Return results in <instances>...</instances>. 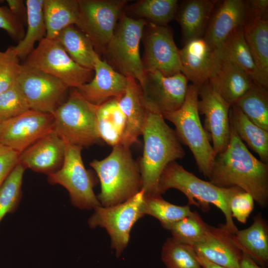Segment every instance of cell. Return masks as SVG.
Returning a JSON list of instances; mask_svg holds the SVG:
<instances>
[{
    "instance_id": "17",
    "label": "cell",
    "mask_w": 268,
    "mask_h": 268,
    "mask_svg": "<svg viewBox=\"0 0 268 268\" xmlns=\"http://www.w3.org/2000/svg\"><path fill=\"white\" fill-rule=\"evenodd\" d=\"M179 55L181 72L192 84L199 87L208 80L221 63L218 51L203 37L185 42L179 50Z\"/></svg>"
},
{
    "instance_id": "2",
    "label": "cell",
    "mask_w": 268,
    "mask_h": 268,
    "mask_svg": "<svg viewBox=\"0 0 268 268\" xmlns=\"http://www.w3.org/2000/svg\"><path fill=\"white\" fill-rule=\"evenodd\" d=\"M141 135L143 151L138 163L142 190L145 195H159V181L165 168L171 162L183 158L185 152L176 131L161 115L147 111Z\"/></svg>"
},
{
    "instance_id": "19",
    "label": "cell",
    "mask_w": 268,
    "mask_h": 268,
    "mask_svg": "<svg viewBox=\"0 0 268 268\" xmlns=\"http://www.w3.org/2000/svg\"><path fill=\"white\" fill-rule=\"evenodd\" d=\"M93 70V77L89 82L75 88L88 102L99 106L124 93L127 77L102 60L98 54L95 57Z\"/></svg>"
},
{
    "instance_id": "30",
    "label": "cell",
    "mask_w": 268,
    "mask_h": 268,
    "mask_svg": "<svg viewBox=\"0 0 268 268\" xmlns=\"http://www.w3.org/2000/svg\"><path fill=\"white\" fill-rule=\"evenodd\" d=\"M229 117L241 140L259 155L261 161L268 164V131L253 123L235 105L230 108Z\"/></svg>"
},
{
    "instance_id": "3",
    "label": "cell",
    "mask_w": 268,
    "mask_h": 268,
    "mask_svg": "<svg viewBox=\"0 0 268 268\" xmlns=\"http://www.w3.org/2000/svg\"><path fill=\"white\" fill-rule=\"evenodd\" d=\"M90 165L100 182L101 192L97 197L102 206L122 203L142 190L139 165L130 148L117 144L108 156L93 160Z\"/></svg>"
},
{
    "instance_id": "9",
    "label": "cell",
    "mask_w": 268,
    "mask_h": 268,
    "mask_svg": "<svg viewBox=\"0 0 268 268\" xmlns=\"http://www.w3.org/2000/svg\"><path fill=\"white\" fill-rule=\"evenodd\" d=\"M82 147L66 143L65 157L61 168L49 174L48 180L60 184L68 192L71 203L80 209H94L101 205L93 188L95 181L83 164Z\"/></svg>"
},
{
    "instance_id": "26",
    "label": "cell",
    "mask_w": 268,
    "mask_h": 268,
    "mask_svg": "<svg viewBox=\"0 0 268 268\" xmlns=\"http://www.w3.org/2000/svg\"><path fill=\"white\" fill-rule=\"evenodd\" d=\"M233 241L243 253L262 266L268 262V226L261 213L253 218L249 227L233 234Z\"/></svg>"
},
{
    "instance_id": "4",
    "label": "cell",
    "mask_w": 268,
    "mask_h": 268,
    "mask_svg": "<svg viewBox=\"0 0 268 268\" xmlns=\"http://www.w3.org/2000/svg\"><path fill=\"white\" fill-rule=\"evenodd\" d=\"M171 188L183 193L188 198L189 206L194 205L207 211L210 209V204L214 205L224 215V225L226 229L232 234L238 230L231 215L230 202L240 188L217 187L200 179L176 161L169 163L163 171L159 181L158 193L161 195Z\"/></svg>"
},
{
    "instance_id": "32",
    "label": "cell",
    "mask_w": 268,
    "mask_h": 268,
    "mask_svg": "<svg viewBox=\"0 0 268 268\" xmlns=\"http://www.w3.org/2000/svg\"><path fill=\"white\" fill-rule=\"evenodd\" d=\"M27 28L23 38L13 46L20 59L26 58L34 49L36 42L46 37V29L44 16L43 0H27Z\"/></svg>"
},
{
    "instance_id": "15",
    "label": "cell",
    "mask_w": 268,
    "mask_h": 268,
    "mask_svg": "<svg viewBox=\"0 0 268 268\" xmlns=\"http://www.w3.org/2000/svg\"><path fill=\"white\" fill-rule=\"evenodd\" d=\"M143 37L144 71L157 70L166 76L181 72L179 50L167 25L148 22Z\"/></svg>"
},
{
    "instance_id": "5",
    "label": "cell",
    "mask_w": 268,
    "mask_h": 268,
    "mask_svg": "<svg viewBox=\"0 0 268 268\" xmlns=\"http://www.w3.org/2000/svg\"><path fill=\"white\" fill-rule=\"evenodd\" d=\"M199 88L193 84L188 85L181 107L163 117L175 126L177 134L191 151L199 171L208 177L216 155L200 120Z\"/></svg>"
},
{
    "instance_id": "18",
    "label": "cell",
    "mask_w": 268,
    "mask_h": 268,
    "mask_svg": "<svg viewBox=\"0 0 268 268\" xmlns=\"http://www.w3.org/2000/svg\"><path fill=\"white\" fill-rule=\"evenodd\" d=\"M247 20L245 0L218 1L203 38L212 49L217 51L236 29L244 26Z\"/></svg>"
},
{
    "instance_id": "14",
    "label": "cell",
    "mask_w": 268,
    "mask_h": 268,
    "mask_svg": "<svg viewBox=\"0 0 268 268\" xmlns=\"http://www.w3.org/2000/svg\"><path fill=\"white\" fill-rule=\"evenodd\" d=\"M53 115L29 109L0 123V144L20 154L54 130Z\"/></svg>"
},
{
    "instance_id": "23",
    "label": "cell",
    "mask_w": 268,
    "mask_h": 268,
    "mask_svg": "<svg viewBox=\"0 0 268 268\" xmlns=\"http://www.w3.org/2000/svg\"><path fill=\"white\" fill-rule=\"evenodd\" d=\"M207 82L231 107L255 84L241 69L223 60L218 69Z\"/></svg>"
},
{
    "instance_id": "45",
    "label": "cell",
    "mask_w": 268,
    "mask_h": 268,
    "mask_svg": "<svg viewBox=\"0 0 268 268\" xmlns=\"http://www.w3.org/2000/svg\"><path fill=\"white\" fill-rule=\"evenodd\" d=\"M8 8L11 12L23 24L27 22V7L21 0H7Z\"/></svg>"
},
{
    "instance_id": "47",
    "label": "cell",
    "mask_w": 268,
    "mask_h": 268,
    "mask_svg": "<svg viewBox=\"0 0 268 268\" xmlns=\"http://www.w3.org/2000/svg\"><path fill=\"white\" fill-rule=\"evenodd\" d=\"M198 260L202 268H226L206 259L201 256L197 254Z\"/></svg>"
},
{
    "instance_id": "12",
    "label": "cell",
    "mask_w": 268,
    "mask_h": 268,
    "mask_svg": "<svg viewBox=\"0 0 268 268\" xmlns=\"http://www.w3.org/2000/svg\"><path fill=\"white\" fill-rule=\"evenodd\" d=\"M188 81L181 72L166 76L157 70L145 71L140 86L146 110L163 116L179 109L185 99Z\"/></svg>"
},
{
    "instance_id": "28",
    "label": "cell",
    "mask_w": 268,
    "mask_h": 268,
    "mask_svg": "<svg viewBox=\"0 0 268 268\" xmlns=\"http://www.w3.org/2000/svg\"><path fill=\"white\" fill-rule=\"evenodd\" d=\"M119 100V97L110 99L97 106L96 111L99 136L113 147L120 143L125 128V117Z\"/></svg>"
},
{
    "instance_id": "1",
    "label": "cell",
    "mask_w": 268,
    "mask_h": 268,
    "mask_svg": "<svg viewBox=\"0 0 268 268\" xmlns=\"http://www.w3.org/2000/svg\"><path fill=\"white\" fill-rule=\"evenodd\" d=\"M226 148L217 154L208 178L224 188L238 187L250 194L261 207L268 203V164L256 158L236 134L230 124Z\"/></svg>"
},
{
    "instance_id": "24",
    "label": "cell",
    "mask_w": 268,
    "mask_h": 268,
    "mask_svg": "<svg viewBox=\"0 0 268 268\" xmlns=\"http://www.w3.org/2000/svg\"><path fill=\"white\" fill-rule=\"evenodd\" d=\"M218 2L215 0H189L178 6L175 18L181 28L185 42L203 37Z\"/></svg>"
},
{
    "instance_id": "11",
    "label": "cell",
    "mask_w": 268,
    "mask_h": 268,
    "mask_svg": "<svg viewBox=\"0 0 268 268\" xmlns=\"http://www.w3.org/2000/svg\"><path fill=\"white\" fill-rule=\"evenodd\" d=\"M79 14L76 25L93 46L106 48L128 2L126 0H78Z\"/></svg>"
},
{
    "instance_id": "36",
    "label": "cell",
    "mask_w": 268,
    "mask_h": 268,
    "mask_svg": "<svg viewBox=\"0 0 268 268\" xmlns=\"http://www.w3.org/2000/svg\"><path fill=\"white\" fill-rule=\"evenodd\" d=\"M209 227L195 211L165 229L171 232L172 238L175 241L194 247L204 240Z\"/></svg>"
},
{
    "instance_id": "41",
    "label": "cell",
    "mask_w": 268,
    "mask_h": 268,
    "mask_svg": "<svg viewBox=\"0 0 268 268\" xmlns=\"http://www.w3.org/2000/svg\"><path fill=\"white\" fill-rule=\"evenodd\" d=\"M254 207L253 197L241 189L237 191L231 199L230 208L232 217L242 223L247 222Z\"/></svg>"
},
{
    "instance_id": "27",
    "label": "cell",
    "mask_w": 268,
    "mask_h": 268,
    "mask_svg": "<svg viewBox=\"0 0 268 268\" xmlns=\"http://www.w3.org/2000/svg\"><path fill=\"white\" fill-rule=\"evenodd\" d=\"M46 38L55 39L70 25H76L79 14L78 0H43Z\"/></svg>"
},
{
    "instance_id": "33",
    "label": "cell",
    "mask_w": 268,
    "mask_h": 268,
    "mask_svg": "<svg viewBox=\"0 0 268 268\" xmlns=\"http://www.w3.org/2000/svg\"><path fill=\"white\" fill-rule=\"evenodd\" d=\"M234 105L253 123L268 131V89L254 84Z\"/></svg>"
},
{
    "instance_id": "16",
    "label": "cell",
    "mask_w": 268,
    "mask_h": 268,
    "mask_svg": "<svg viewBox=\"0 0 268 268\" xmlns=\"http://www.w3.org/2000/svg\"><path fill=\"white\" fill-rule=\"evenodd\" d=\"M199 96L198 111L204 116L203 128L212 141L217 155L226 148L230 139L231 106L213 90L207 81L199 87Z\"/></svg>"
},
{
    "instance_id": "34",
    "label": "cell",
    "mask_w": 268,
    "mask_h": 268,
    "mask_svg": "<svg viewBox=\"0 0 268 268\" xmlns=\"http://www.w3.org/2000/svg\"><path fill=\"white\" fill-rule=\"evenodd\" d=\"M178 3L177 0H141L131 5L129 9L139 19L166 25L175 18Z\"/></svg>"
},
{
    "instance_id": "25",
    "label": "cell",
    "mask_w": 268,
    "mask_h": 268,
    "mask_svg": "<svg viewBox=\"0 0 268 268\" xmlns=\"http://www.w3.org/2000/svg\"><path fill=\"white\" fill-rule=\"evenodd\" d=\"M243 27L236 29L217 51L221 60L231 63L246 73L255 84L268 89V82L264 79L255 63Z\"/></svg>"
},
{
    "instance_id": "35",
    "label": "cell",
    "mask_w": 268,
    "mask_h": 268,
    "mask_svg": "<svg viewBox=\"0 0 268 268\" xmlns=\"http://www.w3.org/2000/svg\"><path fill=\"white\" fill-rule=\"evenodd\" d=\"M141 211L157 218L165 228L168 225L190 215L189 205L180 206L164 200L160 195H144Z\"/></svg>"
},
{
    "instance_id": "46",
    "label": "cell",
    "mask_w": 268,
    "mask_h": 268,
    "mask_svg": "<svg viewBox=\"0 0 268 268\" xmlns=\"http://www.w3.org/2000/svg\"><path fill=\"white\" fill-rule=\"evenodd\" d=\"M240 268H265L259 266L256 262L246 253L242 252Z\"/></svg>"
},
{
    "instance_id": "38",
    "label": "cell",
    "mask_w": 268,
    "mask_h": 268,
    "mask_svg": "<svg viewBox=\"0 0 268 268\" xmlns=\"http://www.w3.org/2000/svg\"><path fill=\"white\" fill-rule=\"evenodd\" d=\"M161 260L167 268H202L193 246L167 239L161 251Z\"/></svg>"
},
{
    "instance_id": "43",
    "label": "cell",
    "mask_w": 268,
    "mask_h": 268,
    "mask_svg": "<svg viewBox=\"0 0 268 268\" xmlns=\"http://www.w3.org/2000/svg\"><path fill=\"white\" fill-rule=\"evenodd\" d=\"M20 153L0 144V186L18 163Z\"/></svg>"
},
{
    "instance_id": "10",
    "label": "cell",
    "mask_w": 268,
    "mask_h": 268,
    "mask_svg": "<svg viewBox=\"0 0 268 268\" xmlns=\"http://www.w3.org/2000/svg\"><path fill=\"white\" fill-rule=\"evenodd\" d=\"M144 196L141 190L122 203L108 207L98 206L88 220L90 227L100 226L107 230L117 257L129 243L132 227L144 215L141 211Z\"/></svg>"
},
{
    "instance_id": "37",
    "label": "cell",
    "mask_w": 268,
    "mask_h": 268,
    "mask_svg": "<svg viewBox=\"0 0 268 268\" xmlns=\"http://www.w3.org/2000/svg\"><path fill=\"white\" fill-rule=\"evenodd\" d=\"M25 169L18 163L0 186V222L7 214L13 213L19 205Z\"/></svg>"
},
{
    "instance_id": "40",
    "label": "cell",
    "mask_w": 268,
    "mask_h": 268,
    "mask_svg": "<svg viewBox=\"0 0 268 268\" xmlns=\"http://www.w3.org/2000/svg\"><path fill=\"white\" fill-rule=\"evenodd\" d=\"M22 65L13 46L0 51V93L13 85L21 71Z\"/></svg>"
},
{
    "instance_id": "31",
    "label": "cell",
    "mask_w": 268,
    "mask_h": 268,
    "mask_svg": "<svg viewBox=\"0 0 268 268\" xmlns=\"http://www.w3.org/2000/svg\"><path fill=\"white\" fill-rule=\"evenodd\" d=\"M55 39L75 63L93 70L97 53L89 37L77 26L73 25L65 28Z\"/></svg>"
},
{
    "instance_id": "39",
    "label": "cell",
    "mask_w": 268,
    "mask_h": 268,
    "mask_svg": "<svg viewBox=\"0 0 268 268\" xmlns=\"http://www.w3.org/2000/svg\"><path fill=\"white\" fill-rule=\"evenodd\" d=\"M29 109L16 83L0 93V123L19 115Z\"/></svg>"
},
{
    "instance_id": "8",
    "label": "cell",
    "mask_w": 268,
    "mask_h": 268,
    "mask_svg": "<svg viewBox=\"0 0 268 268\" xmlns=\"http://www.w3.org/2000/svg\"><path fill=\"white\" fill-rule=\"evenodd\" d=\"M23 65L52 75L66 84L76 88L89 82L94 70L75 63L55 40L46 37L26 58Z\"/></svg>"
},
{
    "instance_id": "44",
    "label": "cell",
    "mask_w": 268,
    "mask_h": 268,
    "mask_svg": "<svg viewBox=\"0 0 268 268\" xmlns=\"http://www.w3.org/2000/svg\"><path fill=\"white\" fill-rule=\"evenodd\" d=\"M245 2L248 19L268 17V0H247Z\"/></svg>"
},
{
    "instance_id": "29",
    "label": "cell",
    "mask_w": 268,
    "mask_h": 268,
    "mask_svg": "<svg viewBox=\"0 0 268 268\" xmlns=\"http://www.w3.org/2000/svg\"><path fill=\"white\" fill-rule=\"evenodd\" d=\"M268 17L248 19L243 27L245 41L264 79L268 82Z\"/></svg>"
},
{
    "instance_id": "7",
    "label": "cell",
    "mask_w": 268,
    "mask_h": 268,
    "mask_svg": "<svg viewBox=\"0 0 268 268\" xmlns=\"http://www.w3.org/2000/svg\"><path fill=\"white\" fill-rule=\"evenodd\" d=\"M146 24L145 20L134 18L123 12L106 47L119 72L126 77L134 78L139 84L143 81L145 72L139 45Z\"/></svg>"
},
{
    "instance_id": "20",
    "label": "cell",
    "mask_w": 268,
    "mask_h": 268,
    "mask_svg": "<svg viewBox=\"0 0 268 268\" xmlns=\"http://www.w3.org/2000/svg\"><path fill=\"white\" fill-rule=\"evenodd\" d=\"M66 142L53 130L21 152L18 163L25 169L49 175L62 166Z\"/></svg>"
},
{
    "instance_id": "6",
    "label": "cell",
    "mask_w": 268,
    "mask_h": 268,
    "mask_svg": "<svg viewBox=\"0 0 268 268\" xmlns=\"http://www.w3.org/2000/svg\"><path fill=\"white\" fill-rule=\"evenodd\" d=\"M97 106L74 88L67 100L53 114L54 131L67 143L82 147L98 143L101 139L97 127Z\"/></svg>"
},
{
    "instance_id": "21",
    "label": "cell",
    "mask_w": 268,
    "mask_h": 268,
    "mask_svg": "<svg viewBox=\"0 0 268 268\" xmlns=\"http://www.w3.org/2000/svg\"><path fill=\"white\" fill-rule=\"evenodd\" d=\"M193 248L197 254L212 263L226 268H240L242 252L224 224L210 226L204 240Z\"/></svg>"
},
{
    "instance_id": "22",
    "label": "cell",
    "mask_w": 268,
    "mask_h": 268,
    "mask_svg": "<svg viewBox=\"0 0 268 268\" xmlns=\"http://www.w3.org/2000/svg\"><path fill=\"white\" fill-rule=\"evenodd\" d=\"M126 77L127 87L119 100L125 117V128L120 144L130 148L137 142L138 137L141 135L147 110L143 101L139 83L132 77Z\"/></svg>"
},
{
    "instance_id": "13",
    "label": "cell",
    "mask_w": 268,
    "mask_h": 268,
    "mask_svg": "<svg viewBox=\"0 0 268 268\" xmlns=\"http://www.w3.org/2000/svg\"><path fill=\"white\" fill-rule=\"evenodd\" d=\"M16 83L30 109L52 114L68 88L60 79L23 65Z\"/></svg>"
},
{
    "instance_id": "42",
    "label": "cell",
    "mask_w": 268,
    "mask_h": 268,
    "mask_svg": "<svg viewBox=\"0 0 268 268\" xmlns=\"http://www.w3.org/2000/svg\"><path fill=\"white\" fill-rule=\"evenodd\" d=\"M0 29L18 42L25 35L23 24L5 6H0Z\"/></svg>"
}]
</instances>
